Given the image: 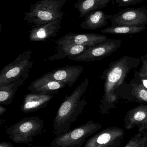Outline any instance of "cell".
Returning <instances> with one entry per match:
<instances>
[{
    "label": "cell",
    "mask_w": 147,
    "mask_h": 147,
    "mask_svg": "<svg viewBox=\"0 0 147 147\" xmlns=\"http://www.w3.org/2000/svg\"><path fill=\"white\" fill-rule=\"evenodd\" d=\"M90 47L81 45H59L55 47L57 53L47 59L49 61L60 60L80 55Z\"/></svg>",
    "instance_id": "e0dca14e"
},
{
    "label": "cell",
    "mask_w": 147,
    "mask_h": 147,
    "mask_svg": "<svg viewBox=\"0 0 147 147\" xmlns=\"http://www.w3.org/2000/svg\"><path fill=\"white\" fill-rule=\"evenodd\" d=\"M63 18L58 19L39 26L33 27L28 31L29 38L32 41H45L55 37L62 28Z\"/></svg>",
    "instance_id": "4fadbf2b"
},
{
    "label": "cell",
    "mask_w": 147,
    "mask_h": 147,
    "mask_svg": "<svg viewBox=\"0 0 147 147\" xmlns=\"http://www.w3.org/2000/svg\"><path fill=\"white\" fill-rule=\"evenodd\" d=\"M7 109L6 108L3 107L2 105H0V116H1L6 111H7Z\"/></svg>",
    "instance_id": "4316f807"
},
{
    "label": "cell",
    "mask_w": 147,
    "mask_h": 147,
    "mask_svg": "<svg viewBox=\"0 0 147 147\" xmlns=\"http://www.w3.org/2000/svg\"><path fill=\"white\" fill-rule=\"evenodd\" d=\"M140 61L141 58L136 59L127 56L110 63L105 76L104 102L113 103L116 101L117 96L114 91L121 84L129 73L137 68Z\"/></svg>",
    "instance_id": "7a4b0ae2"
},
{
    "label": "cell",
    "mask_w": 147,
    "mask_h": 147,
    "mask_svg": "<svg viewBox=\"0 0 147 147\" xmlns=\"http://www.w3.org/2000/svg\"><path fill=\"white\" fill-rule=\"evenodd\" d=\"M142 65L138 72L139 77L143 79H147V54L141 57Z\"/></svg>",
    "instance_id": "603a6c76"
},
{
    "label": "cell",
    "mask_w": 147,
    "mask_h": 147,
    "mask_svg": "<svg viewBox=\"0 0 147 147\" xmlns=\"http://www.w3.org/2000/svg\"><path fill=\"white\" fill-rule=\"evenodd\" d=\"M111 26H145L147 24V9L145 7L128 8L114 14L110 19Z\"/></svg>",
    "instance_id": "ba28073f"
},
{
    "label": "cell",
    "mask_w": 147,
    "mask_h": 147,
    "mask_svg": "<svg viewBox=\"0 0 147 147\" xmlns=\"http://www.w3.org/2000/svg\"><path fill=\"white\" fill-rule=\"evenodd\" d=\"M33 51L31 49L20 53L12 63L3 67L0 72V86L19 79L26 80L33 66L31 60Z\"/></svg>",
    "instance_id": "8992f818"
},
{
    "label": "cell",
    "mask_w": 147,
    "mask_h": 147,
    "mask_svg": "<svg viewBox=\"0 0 147 147\" xmlns=\"http://www.w3.org/2000/svg\"></svg>",
    "instance_id": "f546056e"
},
{
    "label": "cell",
    "mask_w": 147,
    "mask_h": 147,
    "mask_svg": "<svg viewBox=\"0 0 147 147\" xmlns=\"http://www.w3.org/2000/svg\"><path fill=\"white\" fill-rule=\"evenodd\" d=\"M44 121L39 116L26 117L6 129L8 137L14 142L30 145L35 137L41 134Z\"/></svg>",
    "instance_id": "277c9868"
},
{
    "label": "cell",
    "mask_w": 147,
    "mask_h": 147,
    "mask_svg": "<svg viewBox=\"0 0 147 147\" xmlns=\"http://www.w3.org/2000/svg\"><path fill=\"white\" fill-rule=\"evenodd\" d=\"M89 83L87 78L63 100L54 121L53 132L55 134L59 136L69 132L71 124L83 112L87 101L85 98L81 99V97L86 92Z\"/></svg>",
    "instance_id": "6da1fadb"
},
{
    "label": "cell",
    "mask_w": 147,
    "mask_h": 147,
    "mask_svg": "<svg viewBox=\"0 0 147 147\" xmlns=\"http://www.w3.org/2000/svg\"><path fill=\"white\" fill-rule=\"evenodd\" d=\"M110 0H78L74 7L79 13L80 18H84L89 13L106 7Z\"/></svg>",
    "instance_id": "ac0fdd59"
},
{
    "label": "cell",
    "mask_w": 147,
    "mask_h": 147,
    "mask_svg": "<svg viewBox=\"0 0 147 147\" xmlns=\"http://www.w3.org/2000/svg\"><path fill=\"white\" fill-rule=\"evenodd\" d=\"M146 29L145 26H118L104 28L100 31L103 33L112 34H131L141 32Z\"/></svg>",
    "instance_id": "ffe728a7"
},
{
    "label": "cell",
    "mask_w": 147,
    "mask_h": 147,
    "mask_svg": "<svg viewBox=\"0 0 147 147\" xmlns=\"http://www.w3.org/2000/svg\"><path fill=\"white\" fill-rule=\"evenodd\" d=\"M83 69V67L79 65H68L56 69L43 75L71 87L79 78Z\"/></svg>",
    "instance_id": "8fae6325"
},
{
    "label": "cell",
    "mask_w": 147,
    "mask_h": 147,
    "mask_svg": "<svg viewBox=\"0 0 147 147\" xmlns=\"http://www.w3.org/2000/svg\"><path fill=\"white\" fill-rule=\"evenodd\" d=\"M147 121V106H139L129 111L124 118L125 128L132 129L138 128Z\"/></svg>",
    "instance_id": "2e32d148"
},
{
    "label": "cell",
    "mask_w": 147,
    "mask_h": 147,
    "mask_svg": "<svg viewBox=\"0 0 147 147\" xmlns=\"http://www.w3.org/2000/svg\"><path fill=\"white\" fill-rule=\"evenodd\" d=\"M112 16L101 9L95 10L87 14L79 26L86 30H96L105 26L108 24V20L111 19Z\"/></svg>",
    "instance_id": "9a60e30c"
},
{
    "label": "cell",
    "mask_w": 147,
    "mask_h": 147,
    "mask_svg": "<svg viewBox=\"0 0 147 147\" xmlns=\"http://www.w3.org/2000/svg\"><path fill=\"white\" fill-rule=\"evenodd\" d=\"M54 147L52 146H51V145H50L49 146H37V147Z\"/></svg>",
    "instance_id": "83f0119b"
},
{
    "label": "cell",
    "mask_w": 147,
    "mask_h": 147,
    "mask_svg": "<svg viewBox=\"0 0 147 147\" xmlns=\"http://www.w3.org/2000/svg\"><path fill=\"white\" fill-rule=\"evenodd\" d=\"M124 131L117 127H110L100 131L87 140L84 147L98 146L118 147L121 146Z\"/></svg>",
    "instance_id": "9c48e42d"
},
{
    "label": "cell",
    "mask_w": 147,
    "mask_h": 147,
    "mask_svg": "<svg viewBox=\"0 0 147 147\" xmlns=\"http://www.w3.org/2000/svg\"><path fill=\"white\" fill-rule=\"evenodd\" d=\"M107 39L105 35L97 34H73L68 33L55 42L59 45H81L92 47L99 45Z\"/></svg>",
    "instance_id": "30bf717a"
},
{
    "label": "cell",
    "mask_w": 147,
    "mask_h": 147,
    "mask_svg": "<svg viewBox=\"0 0 147 147\" xmlns=\"http://www.w3.org/2000/svg\"><path fill=\"white\" fill-rule=\"evenodd\" d=\"M124 147H147V131L135 134Z\"/></svg>",
    "instance_id": "44dd1931"
},
{
    "label": "cell",
    "mask_w": 147,
    "mask_h": 147,
    "mask_svg": "<svg viewBox=\"0 0 147 147\" xmlns=\"http://www.w3.org/2000/svg\"><path fill=\"white\" fill-rule=\"evenodd\" d=\"M133 94L139 100L147 102V88L142 84L135 85Z\"/></svg>",
    "instance_id": "7402d4cb"
},
{
    "label": "cell",
    "mask_w": 147,
    "mask_h": 147,
    "mask_svg": "<svg viewBox=\"0 0 147 147\" xmlns=\"http://www.w3.org/2000/svg\"><path fill=\"white\" fill-rule=\"evenodd\" d=\"M67 0H40L30 6L24 13V20L33 27L63 18L61 9Z\"/></svg>",
    "instance_id": "3957f363"
},
{
    "label": "cell",
    "mask_w": 147,
    "mask_h": 147,
    "mask_svg": "<svg viewBox=\"0 0 147 147\" xmlns=\"http://www.w3.org/2000/svg\"><path fill=\"white\" fill-rule=\"evenodd\" d=\"M100 123L89 121L74 129L54 138L50 145L54 147H81L88 137L102 128Z\"/></svg>",
    "instance_id": "5b68a950"
},
{
    "label": "cell",
    "mask_w": 147,
    "mask_h": 147,
    "mask_svg": "<svg viewBox=\"0 0 147 147\" xmlns=\"http://www.w3.org/2000/svg\"><path fill=\"white\" fill-rule=\"evenodd\" d=\"M26 81L23 79L16 80L11 83L0 86V105H9L14 98L15 95L20 86Z\"/></svg>",
    "instance_id": "d6986e66"
},
{
    "label": "cell",
    "mask_w": 147,
    "mask_h": 147,
    "mask_svg": "<svg viewBox=\"0 0 147 147\" xmlns=\"http://www.w3.org/2000/svg\"><path fill=\"white\" fill-rule=\"evenodd\" d=\"M143 0H115L118 7H125L140 3Z\"/></svg>",
    "instance_id": "cb8c5ba5"
},
{
    "label": "cell",
    "mask_w": 147,
    "mask_h": 147,
    "mask_svg": "<svg viewBox=\"0 0 147 147\" xmlns=\"http://www.w3.org/2000/svg\"><path fill=\"white\" fill-rule=\"evenodd\" d=\"M66 85L64 83L43 76L33 81L28 87L31 92L42 95H54L60 90L64 88Z\"/></svg>",
    "instance_id": "7c38bea8"
},
{
    "label": "cell",
    "mask_w": 147,
    "mask_h": 147,
    "mask_svg": "<svg viewBox=\"0 0 147 147\" xmlns=\"http://www.w3.org/2000/svg\"><path fill=\"white\" fill-rule=\"evenodd\" d=\"M95 147H108L107 146H96Z\"/></svg>",
    "instance_id": "f1b7e54d"
},
{
    "label": "cell",
    "mask_w": 147,
    "mask_h": 147,
    "mask_svg": "<svg viewBox=\"0 0 147 147\" xmlns=\"http://www.w3.org/2000/svg\"><path fill=\"white\" fill-rule=\"evenodd\" d=\"M138 130L140 133H142V132L147 131V121L146 123L143 124L142 126L138 128Z\"/></svg>",
    "instance_id": "d4e9b609"
},
{
    "label": "cell",
    "mask_w": 147,
    "mask_h": 147,
    "mask_svg": "<svg viewBox=\"0 0 147 147\" xmlns=\"http://www.w3.org/2000/svg\"><path fill=\"white\" fill-rule=\"evenodd\" d=\"M0 147H14L11 143L9 142H3L0 143Z\"/></svg>",
    "instance_id": "484cf974"
},
{
    "label": "cell",
    "mask_w": 147,
    "mask_h": 147,
    "mask_svg": "<svg viewBox=\"0 0 147 147\" xmlns=\"http://www.w3.org/2000/svg\"><path fill=\"white\" fill-rule=\"evenodd\" d=\"M121 40L107 39L102 43L89 47L80 55L69 57L68 59L76 61L93 62L110 56L121 46Z\"/></svg>",
    "instance_id": "52a82bcc"
},
{
    "label": "cell",
    "mask_w": 147,
    "mask_h": 147,
    "mask_svg": "<svg viewBox=\"0 0 147 147\" xmlns=\"http://www.w3.org/2000/svg\"><path fill=\"white\" fill-rule=\"evenodd\" d=\"M54 95H42L30 92L26 94L23 99L20 110L25 113L37 111L45 108Z\"/></svg>",
    "instance_id": "5bb4252c"
}]
</instances>
